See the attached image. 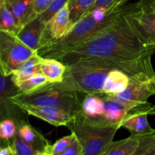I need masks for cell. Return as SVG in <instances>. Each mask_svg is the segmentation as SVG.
<instances>
[{
    "label": "cell",
    "instance_id": "cell-1",
    "mask_svg": "<svg viewBox=\"0 0 155 155\" xmlns=\"http://www.w3.org/2000/svg\"><path fill=\"white\" fill-rule=\"evenodd\" d=\"M155 45L147 43L125 12L104 30L85 42L54 58L65 64L78 61L104 63L120 70L130 79L148 80L155 76L151 57Z\"/></svg>",
    "mask_w": 155,
    "mask_h": 155
},
{
    "label": "cell",
    "instance_id": "cell-2",
    "mask_svg": "<svg viewBox=\"0 0 155 155\" xmlns=\"http://www.w3.org/2000/svg\"><path fill=\"white\" fill-rule=\"evenodd\" d=\"M128 1L116 0L109 5L94 9L83 17L62 39L39 48L38 54L43 58H54L65 51L85 42L113 23Z\"/></svg>",
    "mask_w": 155,
    "mask_h": 155
},
{
    "label": "cell",
    "instance_id": "cell-3",
    "mask_svg": "<svg viewBox=\"0 0 155 155\" xmlns=\"http://www.w3.org/2000/svg\"><path fill=\"white\" fill-rule=\"evenodd\" d=\"M66 65L63 80L45 86L84 94H102L103 85L107 74L115 69L107 64L93 61H78Z\"/></svg>",
    "mask_w": 155,
    "mask_h": 155
},
{
    "label": "cell",
    "instance_id": "cell-4",
    "mask_svg": "<svg viewBox=\"0 0 155 155\" xmlns=\"http://www.w3.org/2000/svg\"><path fill=\"white\" fill-rule=\"evenodd\" d=\"M67 127L75 134L81 145L82 155H101L114 142V137L121 127L104 120L91 119L81 112L74 115Z\"/></svg>",
    "mask_w": 155,
    "mask_h": 155
},
{
    "label": "cell",
    "instance_id": "cell-5",
    "mask_svg": "<svg viewBox=\"0 0 155 155\" xmlns=\"http://www.w3.org/2000/svg\"><path fill=\"white\" fill-rule=\"evenodd\" d=\"M80 92L51 89L42 86L40 89L30 93H18L11 95L15 104L24 108L26 107L51 106L64 109L76 115L82 112V99Z\"/></svg>",
    "mask_w": 155,
    "mask_h": 155
},
{
    "label": "cell",
    "instance_id": "cell-6",
    "mask_svg": "<svg viewBox=\"0 0 155 155\" xmlns=\"http://www.w3.org/2000/svg\"><path fill=\"white\" fill-rule=\"evenodd\" d=\"M23 42L18 35L0 30V73L10 77L26 61L36 54Z\"/></svg>",
    "mask_w": 155,
    "mask_h": 155
},
{
    "label": "cell",
    "instance_id": "cell-7",
    "mask_svg": "<svg viewBox=\"0 0 155 155\" xmlns=\"http://www.w3.org/2000/svg\"><path fill=\"white\" fill-rule=\"evenodd\" d=\"M127 17L144 40L155 45V10L151 0H140L125 5Z\"/></svg>",
    "mask_w": 155,
    "mask_h": 155
},
{
    "label": "cell",
    "instance_id": "cell-8",
    "mask_svg": "<svg viewBox=\"0 0 155 155\" xmlns=\"http://www.w3.org/2000/svg\"><path fill=\"white\" fill-rule=\"evenodd\" d=\"M20 93L18 86L12 82L10 77H5L1 74L0 78V115L1 120L12 119L15 121L17 126L28 122L29 114L17 105L11 99V95Z\"/></svg>",
    "mask_w": 155,
    "mask_h": 155
},
{
    "label": "cell",
    "instance_id": "cell-9",
    "mask_svg": "<svg viewBox=\"0 0 155 155\" xmlns=\"http://www.w3.org/2000/svg\"><path fill=\"white\" fill-rule=\"evenodd\" d=\"M71 28L72 25L70 21V12L67 4L45 24L41 36L39 49L62 39Z\"/></svg>",
    "mask_w": 155,
    "mask_h": 155
},
{
    "label": "cell",
    "instance_id": "cell-10",
    "mask_svg": "<svg viewBox=\"0 0 155 155\" xmlns=\"http://www.w3.org/2000/svg\"><path fill=\"white\" fill-rule=\"evenodd\" d=\"M153 95H155V89L152 79L148 80L130 79L128 86L124 92L107 96L123 102L144 103L147 102Z\"/></svg>",
    "mask_w": 155,
    "mask_h": 155
},
{
    "label": "cell",
    "instance_id": "cell-11",
    "mask_svg": "<svg viewBox=\"0 0 155 155\" xmlns=\"http://www.w3.org/2000/svg\"><path fill=\"white\" fill-rule=\"evenodd\" d=\"M149 114H155V106L134 110L127 115L121 123V127L127 129L133 136H144L155 131L148 120Z\"/></svg>",
    "mask_w": 155,
    "mask_h": 155
},
{
    "label": "cell",
    "instance_id": "cell-12",
    "mask_svg": "<svg viewBox=\"0 0 155 155\" xmlns=\"http://www.w3.org/2000/svg\"><path fill=\"white\" fill-rule=\"evenodd\" d=\"M23 109L30 116L39 118L54 127H68L74 117L64 109L51 106L26 107Z\"/></svg>",
    "mask_w": 155,
    "mask_h": 155
},
{
    "label": "cell",
    "instance_id": "cell-13",
    "mask_svg": "<svg viewBox=\"0 0 155 155\" xmlns=\"http://www.w3.org/2000/svg\"><path fill=\"white\" fill-rule=\"evenodd\" d=\"M45 23L38 16L21 27L18 36L23 42L35 51H38L41 36L45 28Z\"/></svg>",
    "mask_w": 155,
    "mask_h": 155
},
{
    "label": "cell",
    "instance_id": "cell-14",
    "mask_svg": "<svg viewBox=\"0 0 155 155\" xmlns=\"http://www.w3.org/2000/svg\"><path fill=\"white\" fill-rule=\"evenodd\" d=\"M130 77L124 71L113 69L108 73L102 87V94L116 95L124 92L130 83Z\"/></svg>",
    "mask_w": 155,
    "mask_h": 155
},
{
    "label": "cell",
    "instance_id": "cell-15",
    "mask_svg": "<svg viewBox=\"0 0 155 155\" xmlns=\"http://www.w3.org/2000/svg\"><path fill=\"white\" fill-rule=\"evenodd\" d=\"M42 60L43 57L39 55L38 53L35 54L12 73L10 76L11 80L18 86L34 74L40 73V64Z\"/></svg>",
    "mask_w": 155,
    "mask_h": 155
},
{
    "label": "cell",
    "instance_id": "cell-16",
    "mask_svg": "<svg viewBox=\"0 0 155 155\" xmlns=\"http://www.w3.org/2000/svg\"><path fill=\"white\" fill-rule=\"evenodd\" d=\"M104 108L103 94H86L82 101V113L91 119L103 120Z\"/></svg>",
    "mask_w": 155,
    "mask_h": 155
},
{
    "label": "cell",
    "instance_id": "cell-17",
    "mask_svg": "<svg viewBox=\"0 0 155 155\" xmlns=\"http://www.w3.org/2000/svg\"><path fill=\"white\" fill-rule=\"evenodd\" d=\"M18 135L36 151H42L50 145L43 135L32 127L29 122L23 123L18 126Z\"/></svg>",
    "mask_w": 155,
    "mask_h": 155
},
{
    "label": "cell",
    "instance_id": "cell-18",
    "mask_svg": "<svg viewBox=\"0 0 155 155\" xmlns=\"http://www.w3.org/2000/svg\"><path fill=\"white\" fill-rule=\"evenodd\" d=\"M67 65L58 59L43 58L40 64V73L43 74L49 83H61L63 80Z\"/></svg>",
    "mask_w": 155,
    "mask_h": 155
},
{
    "label": "cell",
    "instance_id": "cell-19",
    "mask_svg": "<svg viewBox=\"0 0 155 155\" xmlns=\"http://www.w3.org/2000/svg\"><path fill=\"white\" fill-rule=\"evenodd\" d=\"M18 19L22 27L31 21L34 0H3Z\"/></svg>",
    "mask_w": 155,
    "mask_h": 155
},
{
    "label": "cell",
    "instance_id": "cell-20",
    "mask_svg": "<svg viewBox=\"0 0 155 155\" xmlns=\"http://www.w3.org/2000/svg\"><path fill=\"white\" fill-rule=\"evenodd\" d=\"M142 136H131L125 139L112 142L101 155H129L136 149Z\"/></svg>",
    "mask_w": 155,
    "mask_h": 155
},
{
    "label": "cell",
    "instance_id": "cell-21",
    "mask_svg": "<svg viewBox=\"0 0 155 155\" xmlns=\"http://www.w3.org/2000/svg\"><path fill=\"white\" fill-rule=\"evenodd\" d=\"M21 27L13 12L3 0H0V30L18 34Z\"/></svg>",
    "mask_w": 155,
    "mask_h": 155
},
{
    "label": "cell",
    "instance_id": "cell-22",
    "mask_svg": "<svg viewBox=\"0 0 155 155\" xmlns=\"http://www.w3.org/2000/svg\"><path fill=\"white\" fill-rule=\"evenodd\" d=\"M96 0H69L68 2L70 12V21L72 27L86 15Z\"/></svg>",
    "mask_w": 155,
    "mask_h": 155
},
{
    "label": "cell",
    "instance_id": "cell-23",
    "mask_svg": "<svg viewBox=\"0 0 155 155\" xmlns=\"http://www.w3.org/2000/svg\"><path fill=\"white\" fill-rule=\"evenodd\" d=\"M48 84V82L45 76L41 73H38L24 80L17 86L21 93H30Z\"/></svg>",
    "mask_w": 155,
    "mask_h": 155
},
{
    "label": "cell",
    "instance_id": "cell-24",
    "mask_svg": "<svg viewBox=\"0 0 155 155\" xmlns=\"http://www.w3.org/2000/svg\"><path fill=\"white\" fill-rule=\"evenodd\" d=\"M7 142L10 145L12 155H35L37 152L31 145L23 140L18 133L13 139Z\"/></svg>",
    "mask_w": 155,
    "mask_h": 155
},
{
    "label": "cell",
    "instance_id": "cell-25",
    "mask_svg": "<svg viewBox=\"0 0 155 155\" xmlns=\"http://www.w3.org/2000/svg\"><path fill=\"white\" fill-rule=\"evenodd\" d=\"M18 133V126L12 119L2 120L0 124V138L2 142L13 139Z\"/></svg>",
    "mask_w": 155,
    "mask_h": 155
},
{
    "label": "cell",
    "instance_id": "cell-26",
    "mask_svg": "<svg viewBox=\"0 0 155 155\" xmlns=\"http://www.w3.org/2000/svg\"><path fill=\"white\" fill-rule=\"evenodd\" d=\"M76 140H77V137L74 133H71V134L69 136H64L58 139L55 143L51 145L53 154L58 155L68 151Z\"/></svg>",
    "mask_w": 155,
    "mask_h": 155
},
{
    "label": "cell",
    "instance_id": "cell-27",
    "mask_svg": "<svg viewBox=\"0 0 155 155\" xmlns=\"http://www.w3.org/2000/svg\"><path fill=\"white\" fill-rule=\"evenodd\" d=\"M69 0H53L51 4L49 7L39 15L41 19L45 23V24L55 16L56 14L61 10L67 4H68Z\"/></svg>",
    "mask_w": 155,
    "mask_h": 155
},
{
    "label": "cell",
    "instance_id": "cell-28",
    "mask_svg": "<svg viewBox=\"0 0 155 155\" xmlns=\"http://www.w3.org/2000/svg\"><path fill=\"white\" fill-rule=\"evenodd\" d=\"M154 143H155V131L149 134L142 136L139 146L129 155H142Z\"/></svg>",
    "mask_w": 155,
    "mask_h": 155
},
{
    "label": "cell",
    "instance_id": "cell-29",
    "mask_svg": "<svg viewBox=\"0 0 155 155\" xmlns=\"http://www.w3.org/2000/svg\"><path fill=\"white\" fill-rule=\"evenodd\" d=\"M52 2L53 0H34V8L31 21L43 13L49 7Z\"/></svg>",
    "mask_w": 155,
    "mask_h": 155
},
{
    "label": "cell",
    "instance_id": "cell-30",
    "mask_svg": "<svg viewBox=\"0 0 155 155\" xmlns=\"http://www.w3.org/2000/svg\"><path fill=\"white\" fill-rule=\"evenodd\" d=\"M82 154H83V148L77 139V140L68 151L58 155H82Z\"/></svg>",
    "mask_w": 155,
    "mask_h": 155
},
{
    "label": "cell",
    "instance_id": "cell-31",
    "mask_svg": "<svg viewBox=\"0 0 155 155\" xmlns=\"http://www.w3.org/2000/svg\"><path fill=\"white\" fill-rule=\"evenodd\" d=\"M114 1H116V0H96V2H95L94 3L93 5H92V7H91L88 10V12H86V15H86L87 14H89V12H92V10L97 8L104 7V6L109 5L112 4V3H113ZM85 15H84V16H85ZM84 16H83V17H84Z\"/></svg>",
    "mask_w": 155,
    "mask_h": 155
},
{
    "label": "cell",
    "instance_id": "cell-32",
    "mask_svg": "<svg viewBox=\"0 0 155 155\" xmlns=\"http://www.w3.org/2000/svg\"><path fill=\"white\" fill-rule=\"evenodd\" d=\"M52 145H49L48 147L45 148V149L42 150V151H39L36 153L35 155H54L52 151Z\"/></svg>",
    "mask_w": 155,
    "mask_h": 155
},
{
    "label": "cell",
    "instance_id": "cell-33",
    "mask_svg": "<svg viewBox=\"0 0 155 155\" xmlns=\"http://www.w3.org/2000/svg\"><path fill=\"white\" fill-rule=\"evenodd\" d=\"M142 155H155V143L149 147Z\"/></svg>",
    "mask_w": 155,
    "mask_h": 155
},
{
    "label": "cell",
    "instance_id": "cell-34",
    "mask_svg": "<svg viewBox=\"0 0 155 155\" xmlns=\"http://www.w3.org/2000/svg\"><path fill=\"white\" fill-rule=\"evenodd\" d=\"M151 5L152 8L155 10V0H151Z\"/></svg>",
    "mask_w": 155,
    "mask_h": 155
},
{
    "label": "cell",
    "instance_id": "cell-35",
    "mask_svg": "<svg viewBox=\"0 0 155 155\" xmlns=\"http://www.w3.org/2000/svg\"><path fill=\"white\" fill-rule=\"evenodd\" d=\"M152 82H153V84H154V89H155V76L152 78Z\"/></svg>",
    "mask_w": 155,
    "mask_h": 155
},
{
    "label": "cell",
    "instance_id": "cell-36",
    "mask_svg": "<svg viewBox=\"0 0 155 155\" xmlns=\"http://www.w3.org/2000/svg\"></svg>",
    "mask_w": 155,
    "mask_h": 155
}]
</instances>
